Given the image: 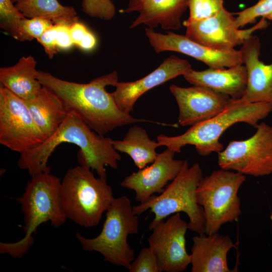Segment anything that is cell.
Returning <instances> with one entry per match:
<instances>
[{"label":"cell","mask_w":272,"mask_h":272,"mask_svg":"<svg viewBox=\"0 0 272 272\" xmlns=\"http://www.w3.org/2000/svg\"><path fill=\"white\" fill-rule=\"evenodd\" d=\"M37 79L43 87L61 101L67 113L75 112L101 135L135 122L151 121L134 118L123 112L111 93L106 91V87L114 86L118 81L115 71L85 84L61 80L42 71H38Z\"/></svg>","instance_id":"1"},{"label":"cell","mask_w":272,"mask_h":272,"mask_svg":"<svg viewBox=\"0 0 272 272\" xmlns=\"http://www.w3.org/2000/svg\"><path fill=\"white\" fill-rule=\"evenodd\" d=\"M113 140L92 129L75 112L70 111L57 130L35 147L20 154V168L34 175L50 172L48 161L56 148L62 143L77 146L80 165L95 170L101 177L106 178V166L117 169L121 156L114 148Z\"/></svg>","instance_id":"2"},{"label":"cell","mask_w":272,"mask_h":272,"mask_svg":"<svg viewBox=\"0 0 272 272\" xmlns=\"http://www.w3.org/2000/svg\"><path fill=\"white\" fill-rule=\"evenodd\" d=\"M60 183V178L50 172L31 176L24 193L16 198L24 215L25 235L17 242H1V253L21 258L33 244L32 235L41 224L50 222L52 226L58 228L66 222L59 199Z\"/></svg>","instance_id":"3"},{"label":"cell","mask_w":272,"mask_h":272,"mask_svg":"<svg viewBox=\"0 0 272 272\" xmlns=\"http://www.w3.org/2000/svg\"><path fill=\"white\" fill-rule=\"evenodd\" d=\"M271 111L272 105L268 103L236 104L231 102L225 110L216 116L191 126L179 135L159 134L157 142L160 146H165L176 153H180L182 148L186 145H193L199 155L207 156L223 150L220 138L230 126L244 122L256 128L259 121L265 118Z\"/></svg>","instance_id":"4"},{"label":"cell","mask_w":272,"mask_h":272,"mask_svg":"<svg viewBox=\"0 0 272 272\" xmlns=\"http://www.w3.org/2000/svg\"><path fill=\"white\" fill-rule=\"evenodd\" d=\"M114 198L106 178L95 177L83 165L68 169L61 181L59 199L66 218L85 228L97 226Z\"/></svg>","instance_id":"5"},{"label":"cell","mask_w":272,"mask_h":272,"mask_svg":"<svg viewBox=\"0 0 272 272\" xmlns=\"http://www.w3.org/2000/svg\"><path fill=\"white\" fill-rule=\"evenodd\" d=\"M202 171L198 163L189 167L187 160L177 176L159 195H153L147 201L133 207L136 215L148 210L154 214L149 225L151 230L157 223L168 216L184 212L189 218L188 229L198 234L205 233V221L202 208L196 201V191Z\"/></svg>","instance_id":"6"},{"label":"cell","mask_w":272,"mask_h":272,"mask_svg":"<svg viewBox=\"0 0 272 272\" xmlns=\"http://www.w3.org/2000/svg\"><path fill=\"white\" fill-rule=\"evenodd\" d=\"M139 225L129 199L123 195L114 198L106 211L102 230L97 236L88 238L77 233L76 237L83 250L98 252L104 261L128 269L134 258V251L127 238L138 233Z\"/></svg>","instance_id":"7"},{"label":"cell","mask_w":272,"mask_h":272,"mask_svg":"<svg viewBox=\"0 0 272 272\" xmlns=\"http://www.w3.org/2000/svg\"><path fill=\"white\" fill-rule=\"evenodd\" d=\"M245 180V175L222 169L200 179L196 197L203 209L206 234L217 233L223 225L238 220L242 213L238 193Z\"/></svg>","instance_id":"8"},{"label":"cell","mask_w":272,"mask_h":272,"mask_svg":"<svg viewBox=\"0 0 272 272\" xmlns=\"http://www.w3.org/2000/svg\"><path fill=\"white\" fill-rule=\"evenodd\" d=\"M249 139L230 141L218 153L221 169L260 177L272 173V126L264 122Z\"/></svg>","instance_id":"9"},{"label":"cell","mask_w":272,"mask_h":272,"mask_svg":"<svg viewBox=\"0 0 272 272\" xmlns=\"http://www.w3.org/2000/svg\"><path fill=\"white\" fill-rule=\"evenodd\" d=\"M44 141L25 101L1 86L0 144L21 154Z\"/></svg>","instance_id":"10"},{"label":"cell","mask_w":272,"mask_h":272,"mask_svg":"<svg viewBox=\"0 0 272 272\" xmlns=\"http://www.w3.org/2000/svg\"><path fill=\"white\" fill-rule=\"evenodd\" d=\"M235 17L224 7L216 15L206 19L184 21L185 36L190 40L219 51H229L244 41L256 30L268 26L264 17L253 27L240 30L235 26Z\"/></svg>","instance_id":"11"},{"label":"cell","mask_w":272,"mask_h":272,"mask_svg":"<svg viewBox=\"0 0 272 272\" xmlns=\"http://www.w3.org/2000/svg\"><path fill=\"white\" fill-rule=\"evenodd\" d=\"M188 223L180 213L152 227L149 246L155 254L161 272H182L190 264V254L186 249L185 234Z\"/></svg>","instance_id":"12"},{"label":"cell","mask_w":272,"mask_h":272,"mask_svg":"<svg viewBox=\"0 0 272 272\" xmlns=\"http://www.w3.org/2000/svg\"><path fill=\"white\" fill-rule=\"evenodd\" d=\"M145 32L156 53L165 51L182 53L202 61L212 69L229 68L243 64L240 50H215L194 42L185 35L172 31L162 34L148 27L145 28Z\"/></svg>","instance_id":"13"},{"label":"cell","mask_w":272,"mask_h":272,"mask_svg":"<svg viewBox=\"0 0 272 272\" xmlns=\"http://www.w3.org/2000/svg\"><path fill=\"white\" fill-rule=\"evenodd\" d=\"M169 90L178 106V120L181 126H192L216 116L228 107L232 99L199 86L184 88L172 84Z\"/></svg>","instance_id":"14"},{"label":"cell","mask_w":272,"mask_h":272,"mask_svg":"<svg viewBox=\"0 0 272 272\" xmlns=\"http://www.w3.org/2000/svg\"><path fill=\"white\" fill-rule=\"evenodd\" d=\"M175 152L167 148L151 165L126 176L120 186L135 192V200L143 203L155 193H162L180 171L184 160L174 159Z\"/></svg>","instance_id":"15"},{"label":"cell","mask_w":272,"mask_h":272,"mask_svg":"<svg viewBox=\"0 0 272 272\" xmlns=\"http://www.w3.org/2000/svg\"><path fill=\"white\" fill-rule=\"evenodd\" d=\"M186 60L172 55L164 59L154 71L133 82H119L111 93L115 102L123 112L129 113L138 99L149 90L180 75L191 69Z\"/></svg>","instance_id":"16"},{"label":"cell","mask_w":272,"mask_h":272,"mask_svg":"<svg viewBox=\"0 0 272 272\" xmlns=\"http://www.w3.org/2000/svg\"><path fill=\"white\" fill-rule=\"evenodd\" d=\"M260 48L259 38L253 35L242 44L240 51L247 71V86L241 98L232 99L233 104L266 102L272 105V63L266 64L259 60Z\"/></svg>","instance_id":"17"},{"label":"cell","mask_w":272,"mask_h":272,"mask_svg":"<svg viewBox=\"0 0 272 272\" xmlns=\"http://www.w3.org/2000/svg\"><path fill=\"white\" fill-rule=\"evenodd\" d=\"M188 0H129L123 12H138L139 15L129 28L145 24L150 28L160 25L165 30L181 27V17L188 8Z\"/></svg>","instance_id":"18"},{"label":"cell","mask_w":272,"mask_h":272,"mask_svg":"<svg viewBox=\"0 0 272 272\" xmlns=\"http://www.w3.org/2000/svg\"><path fill=\"white\" fill-rule=\"evenodd\" d=\"M190 264L192 272H230L227 254L234 247L230 237L218 232L192 237Z\"/></svg>","instance_id":"19"},{"label":"cell","mask_w":272,"mask_h":272,"mask_svg":"<svg viewBox=\"0 0 272 272\" xmlns=\"http://www.w3.org/2000/svg\"><path fill=\"white\" fill-rule=\"evenodd\" d=\"M183 76L193 85L208 88L233 100L243 96L247 82V71L243 64L228 69L209 68L200 71L191 68Z\"/></svg>","instance_id":"20"},{"label":"cell","mask_w":272,"mask_h":272,"mask_svg":"<svg viewBox=\"0 0 272 272\" xmlns=\"http://www.w3.org/2000/svg\"><path fill=\"white\" fill-rule=\"evenodd\" d=\"M37 61L31 55L21 57L14 65L0 69V82L25 101L34 99L42 86L37 79Z\"/></svg>","instance_id":"21"},{"label":"cell","mask_w":272,"mask_h":272,"mask_svg":"<svg viewBox=\"0 0 272 272\" xmlns=\"http://www.w3.org/2000/svg\"><path fill=\"white\" fill-rule=\"evenodd\" d=\"M25 102L44 140L54 134L67 114L61 101L43 86L34 99Z\"/></svg>","instance_id":"22"},{"label":"cell","mask_w":272,"mask_h":272,"mask_svg":"<svg viewBox=\"0 0 272 272\" xmlns=\"http://www.w3.org/2000/svg\"><path fill=\"white\" fill-rule=\"evenodd\" d=\"M113 145L117 151L128 155L139 169L154 162L158 154L156 150L160 146L144 128L137 125L130 127L122 140H113Z\"/></svg>","instance_id":"23"},{"label":"cell","mask_w":272,"mask_h":272,"mask_svg":"<svg viewBox=\"0 0 272 272\" xmlns=\"http://www.w3.org/2000/svg\"><path fill=\"white\" fill-rule=\"evenodd\" d=\"M15 6L27 18L41 17L54 24H64L70 27L79 21L74 7L63 6L57 0H19Z\"/></svg>","instance_id":"24"},{"label":"cell","mask_w":272,"mask_h":272,"mask_svg":"<svg viewBox=\"0 0 272 272\" xmlns=\"http://www.w3.org/2000/svg\"><path fill=\"white\" fill-rule=\"evenodd\" d=\"M11 0H0V27L9 36L25 41L20 30V22L25 17Z\"/></svg>","instance_id":"25"},{"label":"cell","mask_w":272,"mask_h":272,"mask_svg":"<svg viewBox=\"0 0 272 272\" xmlns=\"http://www.w3.org/2000/svg\"><path fill=\"white\" fill-rule=\"evenodd\" d=\"M224 0H188V22L206 19L219 13L224 8Z\"/></svg>","instance_id":"26"},{"label":"cell","mask_w":272,"mask_h":272,"mask_svg":"<svg viewBox=\"0 0 272 272\" xmlns=\"http://www.w3.org/2000/svg\"><path fill=\"white\" fill-rule=\"evenodd\" d=\"M272 14V0H259L256 4L236 14L235 26L239 28L248 24L255 23L259 17L266 18Z\"/></svg>","instance_id":"27"},{"label":"cell","mask_w":272,"mask_h":272,"mask_svg":"<svg viewBox=\"0 0 272 272\" xmlns=\"http://www.w3.org/2000/svg\"><path fill=\"white\" fill-rule=\"evenodd\" d=\"M82 11L87 15L104 20H110L116 14L112 0H82Z\"/></svg>","instance_id":"28"},{"label":"cell","mask_w":272,"mask_h":272,"mask_svg":"<svg viewBox=\"0 0 272 272\" xmlns=\"http://www.w3.org/2000/svg\"><path fill=\"white\" fill-rule=\"evenodd\" d=\"M53 25L51 21L43 18L25 17L20 22V28L25 41L37 40L45 30Z\"/></svg>","instance_id":"29"},{"label":"cell","mask_w":272,"mask_h":272,"mask_svg":"<svg viewBox=\"0 0 272 272\" xmlns=\"http://www.w3.org/2000/svg\"><path fill=\"white\" fill-rule=\"evenodd\" d=\"M128 269L130 272H161L157 258L149 246L141 249Z\"/></svg>","instance_id":"30"},{"label":"cell","mask_w":272,"mask_h":272,"mask_svg":"<svg viewBox=\"0 0 272 272\" xmlns=\"http://www.w3.org/2000/svg\"><path fill=\"white\" fill-rule=\"evenodd\" d=\"M57 25L54 24L48 28L37 40L43 47L49 58L51 59L57 53Z\"/></svg>","instance_id":"31"},{"label":"cell","mask_w":272,"mask_h":272,"mask_svg":"<svg viewBox=\"0 0 272 272\" xmlns=\"http://www.w3.org/2000/svg\"><path fill=\"white\" fill-rule=\"evenodd\" d=\"M57 25L56 45L58 49L66 50L71 48L74 45L72 40L70 26L64 24Z\"/></svg>","instance_id":"32"},{"label":"cell","mask_w":272,"mask_h":272,"mask_svg":"<svg viewBox=\"0 0 272 272\" xmlns=\"http://www.w3.org/2000/svg\"><path fill=\"white\" fill-rule=\"evenodd\" d=\"M89 30L83 23L77 22L70 27L71 35L74 45L78 46Z\"/></svg>","instance_id":"33"},{"label":"cell","mask_w":272,"mask_h":272,"mask_svg":"<svg viewBox=\"0 0 272 272\" xmlns=\"http://www.w3.org/2000/svg\"><path fill=\"white\" fill-rule=\"evenodd\" d=\"M97 44L95 35L89 31L77 46L84 51H88L93 50Z\"/></svg>","instance_id":"34"},{"label":"cell","mask_w":272,"mask_h":272,"mask_svg":"<svg viewBox=\"0 0 272 272\" xmlns=\"http://www.w3.org/2000/svg\"><path fill=\"white\" fill-rule=\"evenodd\" d=\"M266 19H267L268 20H272V14L270 15H269L268 16H267Z\"/></svg>","instance_id":"35"},{"label":"cell","mask_w":272,"mask_h":272,"mask_svg":"<svg viewBox=\"0 0 272 272\" xmlns=\"http://www.w3.org/2000/svg\"><path fill=\"white\" fill-rule=\"evenodd\" d=\"M13 3H16L19 0H11Z\"/></svg>","instance_id":"36"},{"label":"cell","mask_w":272,"mask_h":272,"mask_svg":"<svg viewBox=\"0 0 272 272\" xmlns=\"http://www.w3.org/2000/svg\"><path fill=\"white\" fill-rule=\"evenodd\" d=\"M271 184H272V179H271Z\"/></svg>","instance_id":"37"}]
</instances>
